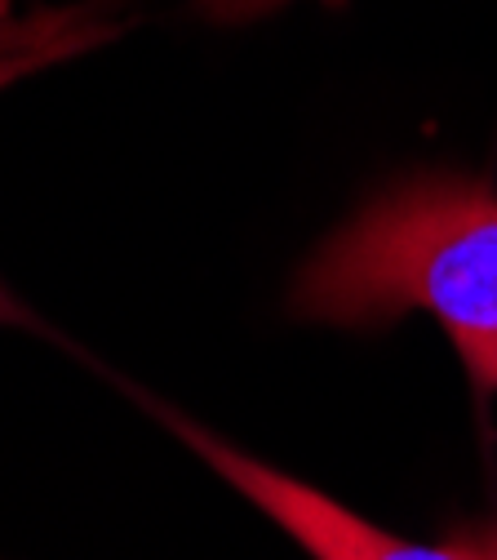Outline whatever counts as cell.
Listing matches in <instances>:
<instances>
[{"label":"cell","instance_id":"1","mask_svg":"<svg viewBox=\"0 0 497 560\" xmlns=\"http://www.w3.org/2000/svg\"><path fill=\"white\" fill-rule=\"evenodd\" d=\"M289 312L338 329L436 316L480 405L497 396V187L422 170L355 209L294 276Z\"/></svg>","mask_w":497,"mask_h":560},{"label":"cell","instance_id":"2","mask_svg":"<svg viewBox=\"0 0 497 560\" xmlns=\"http://www.w3.org/2000/svg\"><path fill=\"white\" fill-rule=\"evenodd\" d=\"M161 418L178 432V441H187L213 471L227 485H236L280 529H289L298 538V547L316 560H497V516L449 525L436 542H409L400 534L369 525L365 516L346 512L338 499L320 494L316 485L294 480L280 467H267V463L232 450L227 441L187 423L182 413L161 409Z\"/></svg>","mask_w":497,"mask_h":560},{"label":"cell","instance_id":"3","mask_svg":"<svg viewBox=\"0 0 497 560\" xmlns=\"http://www.w3.org/2000/svg\"><path fill=\"white\" fill-rule=\"evenodd\" d=\"M280 5H289V0H196V14L209 23H253V19L275 14ZM324 5L342 10L346 0H324Z\"/></svg>","mask_w":497,"mask_h":560},{"label":"cell","instance_id":"4","mask_svg":"<svg viewBox=\"0 0 497 560\" xmlns=\"http://www.w3.org/2000/svg\"><path fill=\"white\" fill-rule=\"evenodd\" d=\"M49 54H14V58H0V90L14 85L19 77H27L32 67H40Z\"/></svg>","mask_w":497,"mask_h":560},{"label":"cell","instance_id":"5","mask_svg":"<svg viewBox=\"0 0 497 560\" xmlns=\"http://www.w3.org/2000/svg\"><path fill=\"white\" fill-rule=\"evenodd\" d=\"M0 320H27V312H23L5 290H0Z\"/></svg>","mask_w":497,"mask_h":560}]
</instances>
